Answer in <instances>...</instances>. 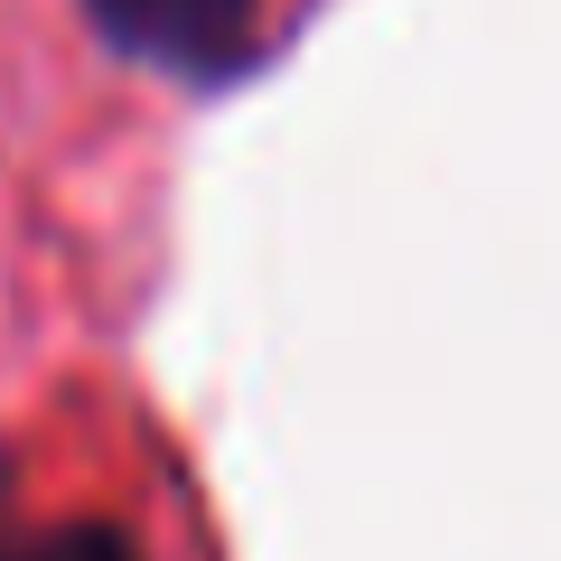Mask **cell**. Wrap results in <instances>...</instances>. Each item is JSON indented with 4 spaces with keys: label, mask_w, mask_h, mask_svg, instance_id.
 <instances>
[{
    "label": "cell",
    "mask_w": 561,
    "mask_h": 561,
    "mask_svg": "<svg viewBox=\"0 0 561 561\" xmlns=\"http://www.w3.org/2000/svg\"><path fill=\"white\" fill-rule=\"evenodd\" d=\"M84 20L103 28L113 57H140L160 76H187V84H216L253 57L262 0H84Z\"/></svg>",
    "instance_id": "obj_1"
},
{
    "label": "cell",
    "mask_w": 561,
    "mask_h": 561,
    "mask_svg": "<svg viewBox=\"0 0 561 561\" xmlns=\"http://www.w3.org/2000/svg\"><path fill=\"white\" fill-rule=\"evenodd\" d=\"M0 561H160V542L140 515L94 505V496H57L0 449Z\"/></svg>",
    "instance_id": "obj_2"
}]
</instances>
